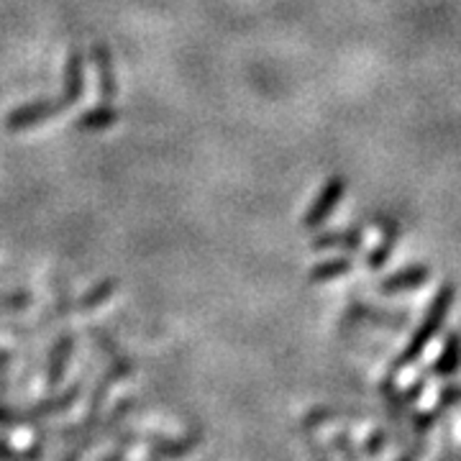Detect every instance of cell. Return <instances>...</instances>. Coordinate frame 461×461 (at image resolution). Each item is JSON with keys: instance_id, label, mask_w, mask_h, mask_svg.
<instances>
[{"instance_id": "cell-13", "label": "cell", "mask_w": 461, "mask_h": 461, "mask_svg": "<svg viewBox=\"0 0 461 461\" xmlns=\"http://www.w3.org/2000/svg\"><path fill=\"white\" fill-rule=\"evenodd\" d=\"M118 121H121V111L115 108L113 103H103L100 100L98 105L87 108L85 113L75 118V129H80L85 133H98L115 126Z\"/></svg>"}, {"instance_id": "cell-11", "label": "cell", "mask_w": 461, "mask_h": 461, "mask_svg": "<svg viewBox=\"0 0 461 461\" xmlns=\"http://www.w3.org/2000/svg\"><path fill=\"white\" fill-rule=\"evenodd\" d=\"M85 95V54L80 50H72L67 54L65 62V93L62 98L72 108Z\"/></svg>"}, {"instance_id": "cell-16", "label": "cell", "mask_w": 461, "mask_h": 461, "mask_svg": "<svg viewBox=\"0 0 461 461\" xmlns=\"http://www.w3.org/2000/svg\"><path fill=\"white\" fill-rule=\"evenodd\" d=\"M351 269H354V259H351V257H333V259L315 264L313 269L308 272V282L323 285V282L341 280V277H346Z\"/></svg>"}, {"instance_id": "cell-22", "label": "cell", "mask_w": 461, "mask_h": 461, "mask_svg": "<svg viewBox=\"0 0 461 461\" xmlns=\"http://www.w3.org/2000/svg\"><path fill=\"white\" fill-rule=\"evenodd\" d=\"M330 446H333L336 451H344V454L357 456V451L351 448V436H348V433H336V436L330 438Z\"/></svg>"}, {"instance_id": "cell-3", "label": "cell", "mask_w": 461, "mask_h": 461, "mask_svg": "<svg viewBox=\"0 0 461 461\" xmlns=\"http://www.w3.org/2000/svg\"><path fill=\"white\" fill-rule=\"evenodd\" d=\"M65 111H69V105L65 103V98H41V100H29L23 105H16L11 113L5 115V129L8 131H26V129H33V126H41L51 118L62 115Z\"/></svg>"}, {"instance_id": "cell-20", "label": "cell", "mask_w": 461, "mask_h": 461, "mask_svg": "<svg viewBox=\"0 0 461 461\" xmlns=\"http://www.w3.org/2000/svg\"><path fill=\"white\" fill-rule=\"evenodd\" d=\"M33 303V295L32 293H11V295H0V308H16V311H21V308H29Z\"/></svg>"}, {"instance_id": "cell-4", "label": "cell", "mask_w": 461, "mask_h": 461, "mask_svg": "<svg viewBox=\"0 0 461 461\" xmlns=\"http://www.w3.org/2000/svg\"><path fill=\"white\" fill-rule=\"evenodd\" d=\"M430 280V269L426 264H408L402 269H397L393 275L382 277L377 282V290L382 295H400V293H411L423 287Z\"/></svg>"}, {"instance_id": "cell-9", "label": "cell", "mask_w": 461, "mask_h": 461, "mask_svg": "<svg viewBox=\"0 0 461 461\" xmlns=\"http://www.w3.org/2000/svg\"><path fill=\"white\" fill-rule=\"evenodd\" d=\"M366 418V411L354 408V405H318L313 411L305 412L303 426L305 429H315V426H326V423H339V420H354L362 423Z\"/></svg>"}, {"instance_id": "cell-23", "label": "cell", "mask_w": 461, "mask_h": 461, "mask_svg": "<svg viewBox=\"0 0 461 461\" xmlns=\"http://www.w3.org/2000/svg\"><path fill=\"white\" fill-rule=\"evenodd\" d=\"M426 390V377H418V382L408 387L405 393H402V400H405V405H415V400L420 397V393Z\"/></svg>"}, {"instance_id": "cell-24", "label": "cell", "mask_w": 461, "mask_h": 461, "mask_svg": "<svg viewBox=\"0 0 461 461\" xmlns=\"http://www.w3.org/2000/svg\"><path fill=\"white\" fill-rule=\"evenodd\" d=\"M16 456H21V451L11 448V446H8V438L0 436V459H16Z\"/></svg>"}, {"instance_id": "cell-8", "label": "cell", "mask_w": 461, "mask_h": 461, "mask_svg": "<svg viewBox=\"0 0 461 461\" xmlns=\"http://www.w3.org/2000/svg\"><path fill=\"white\" fill-rule=\"evenodd\" d=\"M149 438H151L149 441V454L159 456V459H182V456L193 454L203 441L198 430L182 433V436H175V438H162V436H149Z\"/></svg>"}, {"instance_id": "cell-18", "label": "cell", "mask_w": 461, "mask_h": 461, "mask_svg": "<svg viewBox=\"0 0 461 461\" xmlns=\"http://www.w3.org/2000/svg\"><path fill=\"white\" fill-rule=\"evenodd\" d=\"M384 446H387V433L382 429H375L362 441V451L364 454H369V456H377V454L384 451Z\"/></svg>"}, {"instance_id": "cell-1", "label": "cell", "mask_w": 461, "mask_h": 461, "mask_svg": "<svg viewBox=\"0 0 461 461\" xmlns=\"http://www.w3.org/2000/svg\"><path fill=\"white\" fill-rule=\"evenodd\" d=\"M454 303H456V287H454L451 282H444V285L436 290L433 300L429 303V308H426V313H423V318H420V323H418L415 333L411 336V341H408L405 348L397 354L395 369L412 366V364L423 357V351L429 348L430 341H433V339L441 333V329H444L446 318H448V313H451Z\"/></svg>"}, {"instance_id": "cell-5", "label": "cell", "mask_w": 461, "mask_h": 461, "mask_svg": "<svg viewBox=\"0 0 461 461\" xmlns=\"http://www.w3.org/2000/svg\"><path fill=\"white\" fill-rule=\"evenodd\" d=\"M80 390H83V384H80V382H75V384H69V387H67L62 395L39 400V402H36V405H32V408H26V411H18V415H21V426H32V423H36V420H44V418H50V415H54V412L69 411V408L77 402Z\"/></svg>"}, {"instance_id": "cell-2", "label": "cell", "mask_w": 461, "mask_h": 461, "mask_svg": "<svg viewBox=\"0 0 461 461\" xmlns=\"http://www.w3.org/2000/svg\"><path fill=\"white\" fill-rule=\"evenodd\" d=\"M346 187H348V182H346L344 175H330L329 180L321 185V190H318L313 203L308 205V211L303 213V221H300L303 229L315 230L323 223H329V218L336 213L339 203L344 200Z\"/></svg>"}, {"instance_id": "cell-12", "label": "cell", "mask_w": 461, "mask_h": 461, "mask_svg": "<svg viewBox=\"0 0 461 461\" xmlns=\"http://www.w3.org/2000/svg\"><path fill=\"white\" fill-rule=\"evenodd\" d=\"M364 244L362 226H348V229H336L318 233L311 249L313 251H329V249H344V251H357Z\"/></svg>"}, {"instance_id": "cell-19", "label": "cell", "mask_w": 461, "mask_h": 461, "mask_svg": "<svg viewBox=\"0 0 461 461\" xmlns=\"http://www.w3.org/2000/svg\"><path fill=\"white\" fill-rule=\"evenodd\" d=\"M411 423L412 429L418 430V433H429L433 426H436V412H420V411H412V405H411Z\"/></svg>"}, {"instance_id": "cell-21", "label": "cell", "mask_w": 461, "mask_h": 461, "mask_svg": "<svg viewBox=\"0 0 461 461\" xmlns=\"http://www.w3.org/2000/svg\"><path fill=\"white\" fill-rule=\"evenodd\" d=\"M11 354L5 351V348H0V405H3V400H5V390H8V359Z\"/></svg>"}, {"instance_id": "cell-17", "label": "cell", "mask_w": 461, "mask_h": 461, "mask_svg": "<svg viewBox=\"0 0 461 461\" xmlns=\"http://www.w3.org/2000/svg\"><path fill=\"white\" fill-rule=\"evenodd\" d=\"M115 290H118V280H115V277H105V280L95 282V285L75 303V308H80V311H95V308H100L103 303H108V300L115 295Z\"/></svg>"}, {"instance_id": "cell-15", "label": "cell", "mask_w": 461, "mask_h": 461, "mask_svg": "<svg viewBox=\"0 0 461 461\" xmlns=\"http://www.w3.org/2000/svg\"><path fill=\"white\" fill-rule=\"evenodd\" d=\"M461 366V330H451L444 339V348L438 354V359L433 362L429 375L433 377H454Z\"/></svg>"}, {"instance_id": "cell-7", "label": "cell", "mask_w": 461, "mask_h": 461, "mask_svg": "<svg viewBox=\"0 0 461 461\" xmlns=\"http://www.w3.org/2000/svg\"><path fill=\"white\" fill-rule=\"evenodd\" d=\"M72 351H75V333L65 330L62 336H57V341L50 348V359H47V387L50 390H57L65 382Z\"/></svg>"}, {"instance_id": "cell-6", "label": "cell", "mask_w": 461, "mask_h": 461, "mask_svg": "<svg viewBox=\"0 0 461 461\" xmlns=\"http://www.w3.org/2000/svg\"><path fill=\"white\" fill-rule=\"evenodd\" d=\"M93 65H95V77H98V95L103 103H113L118 95V77H115L113 54L105 41L93 44Z\"/></svg>"}, {"instance_id": "cell-10", "label": "cell", "mask_w": 461, "mask_h": 461, "mask_svg": "<svg viewBox=\"0 0 461 461\" xmlns=\"http://www.w3.org/2000/svg\"><path fill=\"white\" fill-rule=\"evenodd\" d=\"M400 233H402L400 223H397L395 218H387V221H384V226H382V239H379V244L372 249V251H369V257L364 259L366 269L379 272L384 264L393 259L397 244H400Z\"/></svg>"}, {"instance_id": "cell-25", "label": "cell", "mask_w": 461, "mask_h": 461, "mask_svg": "<svg viewBox=\"0 0 461 461\" xmlns=\"http://www.w3.org/2000/svg\"><path fill=\"white\" fill-rule=\"evenodd\" d=\"M85 441H87V444H85V448H87V446L93 444V436H87V438H85ZM80 454H83V446H80V448H77V451H72V454H69V456H80Z\"/></svg>"}, {"instance_id": "cell-14", "label": "cell", "mask_w": 461, "mask_h": 461, "mask_svg": "<svg viewBox=\"0 0 461 461\" xmlns=\"http://www.w3.org/2000/svg\"><path fill=\"white\" fill-rule=\"evenodd\" d=\"M348 315L357 318V321H366V323L382 326V329H402V326H408V321H411V313H408V311H382V308L364 305V303H354V305L348 308Z\"/></svg>"}]
</instances>
